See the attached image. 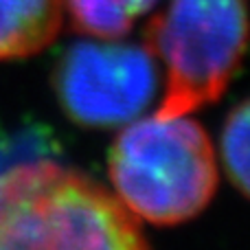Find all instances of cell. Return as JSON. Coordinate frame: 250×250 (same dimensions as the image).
<instances>
[{
	"label": "cell",
	"mask_w": 250,
	"mask_h": 250,
	"mask_svg": "<svg viewBox=\"0 0 250 250\" xmlns=\"http://www.w3.org/2000/svg\"><path fill=\"white\" fill-rule=\"evenodd\" d=\"M112 191L151 226H180L208 208L220 187L217 147L193 114L136 117L108 156Z\"/></svg>",
	"instance_id": "6da1fadb"
},
{
	"label": "cell",
	"mask_w": 250,
	"mask_h": 250,
	"mask_svg": "<svg viewBox=\"0 0 250 250\" xmlns=\"http://www.w3.org/2000/svg\"><path fill=\"white\" fill-rule=\"evenodd\" d=\"M143 226L112 189L57 163L0 173V248H147Z\"/></svg>",
	"instance_id": "7a4b0ae2"
},
{
	"label": "cell",
	"mask_w": 250,
	"mask_h": 250,
	"mask_svg": "<svg viewBox=\"0 0 250 250\" xmlns=\"http://www.w3.org/2000/svg\"><path fill=\"white\" fill-rule=\"evenodd\" d=\"M160 68L154 112L193 114L222 99L250 44V0H165L145 31Z\"/></svg>",
	"instance_id": "3957f363"
},
{
	"label": "cell",
	"mask_w": 250,
	"mask_h": 250,
	"mask_svg": "<svg viewBox=\"0 0 250 250\" xmlns=\"http://www.w3.org/2000/svg\"><path fill=\"white\" fill-rule=\"evenodd\" d=\"M53 88L73 123L92 129L123 127L154 101L160 68L145 42L88 38L64 51Z\"/></svg>",
	"instance_id": "277c9868"
},
{
	"label": "cell",
	"mask_w": 250,
	"mask_h": 250,
	"mask_svg": "<svg viewBox=\"0 0 250 250\" xmlns=\"http://www.w3.org/2000/svg\"><path fill=\"white\" fill-rule=\"evenodd\" d=\"M66 0H0V62L24 60L57 38Z\"/></svg>",
	"instance_id": "5b68a950"
},
{
	"label": "cell",
	"mask_w": 250,
	"mask_h": 250,
	"mask_svg": "<svg viewBox=\"0 0 250 250\" xmlns=\"http://www.w3.org/2000/svg\"><path fill=\"white\" fill-rule=\"evenodd\" d=\"M158 0H66L75 31L95 40H121Z\"/></svg>",
	"instance_id": "8992f818"
},
{
	"label": "cell",
	"mask_w": 250,
	"mask_h": 250,
	"mask_svg": "<svg viewBox=\"0 0 250 250\" xmlns=\"http://www.w3.org/2000/svg\"><path fill=\"white\" fill-rule=\"evenodd\" d=\"M217 158L230 185L250 200V97L239 101L226 114L220 132Z\"/></svg>",
	"instance_id": "52a82bcc"
}]
</instances>
